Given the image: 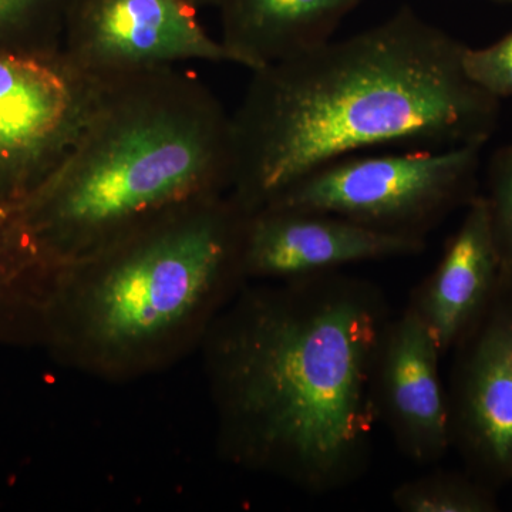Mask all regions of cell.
I'll use <instances>...</instances> for the list:
<instances>
[{
  "mask_svg": "<svg viewBox=\"0 0 512 512\" xmlns=\"http://www.w3.org/2000/svg\"><path fill=\"white\" fill-rule=\"evenodd\" d=\"M279 282L242 293L211 330L222 448L305 493H336L372 463L392 309L379 285L340 269Z\"/></svg>",
  "mask_w": 512,
  "mask_h": 512,
  "instance_id": "1",
  "label": "cell"
},
{
  "mask_svg": "<svg viewBox=\"0 0 512 512\" xmlns=\"http://www.w3.org/2000/svg\"><path fill=\"white\" fill-rule=\"evenodd\" d=\"M464 49L402 12L251 70L231 114L229 197L251 214L323 165L360 151L487 143L500 100L468 79Z\"/></svg>",
  "mask_w": 512,
  "mask_h": 512,
  "instance_id": "2",
  "label": "cell"
},
{
  "mask_svg": "<svg viewBox=\"0 0 512 512\" xmlns=\"http://www.w3.org/2000/svg\"><path fill=\"white\" fill-rule=\"evenodd\" d=\"M231 114L174 66L103 80L66 160L18 207L43 271L72 264L178 205L228 194Z\"/></svg>",
  "mask_w": 512,
  "mask_h": 512,
  "instance_id": "3",
  "label": "cell"
},
{
  "mask_svg": "<svg viewBox=\"0 0 512 512\" xmlns=\"http://www.w3.org/2000/svg\"><path fill=\"white\" fill-rule=\"evenodd\" d=\"M247 212L228 194L178 205L50 275L72 288L77 336L117 362L156 348L244 279Z\"/></svg>",
  "mask_w": 512,
  "mask_h": 512,
  "instance_id": "4",
  "label": "cell"
},
{
  "mask_svg": "<svg viewBox=\"0 0 512 512\" xmlns=\"http://www.w3.org/2000/svg\"><path fill=\"white\" fill-rule=\"evenodd\" d=\"M483 147L343 157L306 175L264 208L325 212L377 231L426 238L476 197Z\"/></svg>",
  "mask_w": 512,
  "mask_h": 512,
  "instance_id": "5",
  "label": "cell"
},
{
  "mask_svg": "<svg viewBox=\"0 0 512 512\" xmlns=\"http://www.w3.org/2000/svg\"><path fill=\"white\" fill-rule=\"evenodd\" d=\"M103 90L57 49L0 46V204L18 208L66 160Z\"/></svg>",
  "mask_w": 512,
  "mask_h": 512,
  "instance_id": "6",
  "label": "cell"
},
{
  "mask_svg": "<svg viewBox=\"0 0 512 512\" xmlns=\"http://www.w3.org/2000/svg\"><path fill=\"white\" fill-rule=\"evenodd\" d=\"M447 387L451 448L467 473L495 491L512 473V281L454 346Z\"/></svg>",
  "mask_w": 512,
  "mask_h": 512,
  "instance_id": "7",
  "label": "cell"
},
{
  "mask_svg": "<svg viewBox=\"0 0 512 512\" xmlns=\"http://www.w3.org/2000/svg\"><path fill=\"white\" fill-rule=\"evenodd\" d=\"M62 47L99 80L187 60L238 64L185 0H72Z\"/></svg>",
  "mask_w": 512,
  "mask_h": 512,
  "instance_id": "8",
  "label": "cell"
},
{
  "mask_svg": "<svg viewBox=\"0 0 512 512\" xmlns=\"http://www.w3.org/2000/svg\"><path fill=\"white\" fill-rule=\"evenodd\" d=\"M426 238L389 234L325 212L262 208L247 215L245 278L282 279L419 255Z\"/></svg>",
  "mask_w": 512,
  "mask_h": 512,
  "instance_id": "9",
  "label": "cell"
},
{
  "mask_svg": "<svg viewBox=\"0 0 512 512\" xmlns=\"http://www.w3.org/2000/svg\"><path fill=\"white\" fill-rule=\"evenodd\" d=\"M441 357L436 340L409 305L390 320L377 355L373 392L380 424L400 453L419 466L437 463L451 450Z\"/></svg>",
  "mask_w": 512,
  "mask_h": 512,
  "instance_id": "10",
  "label": "cell"
},
{
  "mask_svg": "<svg viewBox=\"0 0 512 512\" xmlns=\"http://www.w3.org/2000/svg\"><path fill=\"white\" fill-rule=\"evenodd\" d=\"M466 208L436 269L414 289L407 303L423 320L443 356L480 318L501 281L487 200L476 195Z\"/></svg>",
  "mask_w": 512,
  "mask_h": 512,
  "instance_id": "11",
  "label": "cell"
},
{
  "mask_svg": "<svg viewBox=\"0 0 512 512\" xmlns=\"http://www.w3.org/2000/svg\"><path fill=\"white\" fill-rule=\"evenodd\" d=\"M357 0H224L221 42L251 70L332 39Z\"/></svg>",
  "mask_w": 512,
  "mask_h": 512,
  "instance_id": "12",
  "label": "cell"
},
{
  "mask_svg": "<svg viewBox=\"0 0 512 512\" xmlns=\"http://www.w3.org/2000/svg\"><path fill=\"white\" fill-rule=\"evenodd\" d=\"M402 512H497V491L470 473L436 471L404 481L390 495Z\"/></svg>",
  "mask_w": 512,
  "mask_h": 512,
  "instance_id": "13",
  "label": "cell"
},
{
  "mask_svg": "<svg viewBox=\"0 0 512 512\" xmlns=\"http://www.w3.org/2000/svg\"><path fill=\"white\" fill-rule=\"evenodd\" d=\"M70 3L72 0H0V46L62 47Z\"/></svg>",
  "mask_w": 512,
  "mask_h": 512,
  "instance_id": "14",
  "label": "cell"
},
{
  "mask_svg": "<svg viewBox=\"0 0 512 512\" xmlns=\"http://www.w3.org/2000/svg\"><path fill=\"white\" fill-rule=\"evenodd\" d=\"M488 211L501 276L512 281V144L498 150L488 171Z\"/></svg>",
  "mask_w": 512,
  "mask_h": 512,
  "instance_id": "15",
  "label": "cell"
},
{
  "mask_svg": "<svg viewBox=\"0 0 512 512\" xmlns=\"http://www.w3.org/2000/svg\"><path fill=\"white\" fill-rule=\"evenodd\" d=\"M30 275H42V268L22 227L18 208L0 204V289Z\"/></svg>",
  "mask_w": 512,
  "mask_h": 512,
  "instance_id": "16",
  "label": "cell"
},
{
  "mask_svg": "<svg viewBox=\"0 0 512 512\" xmlns=\"http://www.w3.org/2000/svg\"><path fill=\"white\" fill-rule=\"evenodd\" d=\"M461 63L468 79L485 92L498 100L512 97V32L483 49L466 46Z\"/></svg>",
  "mask_w": 512,
  "mask_h": 512,
  "instance_id": "17",
  "label": "cell"
},
{
  "mask_svg": "<svg viewBox=\"0 0 512 512\" xmlns=\"http://www.w3.org/2000/svg\"><path fill=\"white\" fill-rule=\"evenodd\" d=\"M185 2L190 3L192 8H198V6H210V5H218L221 6L224 0H185Z\"/></svg>",
  "mask_w": 512,
  "mask_h": 512,
  "instance_id": "18",
  "label": "cell"
},
{
  "mask_svg": "<svg viewBox=\"0 0 512 512\" xmlns=\"http://www.w3.org/2000/svg\"><path fill=\"white\" fill-rule=\"evenodd\" d=\"M495 2H512V0H495Z\"/></svg>",
  "mask_w": 512,
  "mask_h": 512,
  "instance_id": "19",
  "label": "cell"
},
{
  "mask_svg": "<svg viewBox=\"0 0 512 512\" xmlns=\"http://www.w3.org/2000/svg\"><path fill=\"white\" fill-rule=\"evenodd\" d=\"M511 483H512V473H511Z\"/></svg>",
  "mask_w": 512,
  "mask_h": 512,
  "instance_id": "20",
  "label": "cell"
}]
</instances>
